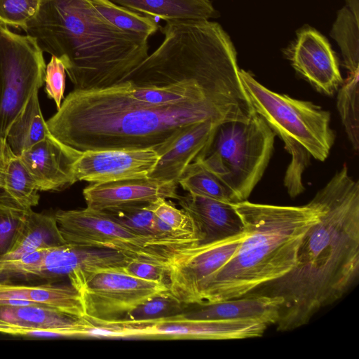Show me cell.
<instances>
[{
    "label": "cell",
    "instance_id": "cell-1",
    "mask_svg": "<svg viewBox=\"0 0 359 359\" xmlns=\"http://www.w3.org/2000/svg\"><path fill=\"white\" fill-rule=\"evenodd\" d=\"M316 196L318 218L302 239L294 266L246 294L283 300L275 325L278 331L306 325L320 309L341 299L358 280V182L344 165Z\"/></svg>",
    "mask_w": 359,
    "mask_h": 359
},
{
    "label": "cell",
    "instance_id": "cell-2",
    "mask_svg": "<svg viewBox=\"0 0 359 359\" xmlns=\"http://www.w3.org/2000/svg\"><path fill=\"white\" fill-rule=\"evenodd\" d=\"M241 121L210 101L151 106L132 99L123 83L70 92L46 123L51 134L79 151L156 149L182 128L196 123Z\"/></svg>",
    "mask_w": 359,
    "mask_h": 359
},
{
    "label": "cell",
    "instance_id": "cell-3",
    "mask_svg": "<svg viewBox=\"0 0 359 359\" xmlns=\"http://www.w3.org/2000/svg\"><path fill=\"white\" fill-rule=\"evenodd\" d=\"M24 32L62 62L76 90L121 82L149 55V36L118 29L87 0H41Z\"/></svg>",
    "mask_w": 359,
    "mask_h": 359
},
{
    "label": "cell",
    "instance_id": "cell-4",
    "mask_svg": "<svg viewBox=\"0 0 359 359\" xmlns=\"http://www.w3.org/2000/svg\"><path fill=\"white\" fill-rule=\"evenodd\" d=\"M233 205L243 221L245 236L233 256L205 285L201 304L244 296L288 273L295 265L305 232L320 211L316 195L301 206L247 200Z\"/></svg>",
    "mask_w": 359,
    "mask_h": 359
},
{
    "label": "cell",
    "instance_id": "cell-5",
    "mask_svg": "<svg viewBox=\"0 0 359 359\" xmlns=\"http://www.w3.org/2000/svg\"><path fill=\"white\" fill-rule=\"evenodd\" d=\"M275 136L257 114L247 121L224 122L217 128L204 156L198 159L232 191L238 202L244 201L268 166Z\"/></svg>",
    "mask_w": 359,
    "mask_h": 359
},
{
    "label": "cell",
    "instance_id": "cell-6",
    "mask_svg": "<svg viewBox=\"0 0 359 359\" xmlns=\"http://www.w3.org/2000/svg\"><path fill=\"white\" fill-rule=\"evenodd\" d=\"M241 80L255 112L261 116L283 141L297 142L311 156L324 161L334 142L330 114L311 102L273 92L244 69Z\"/></svg>",
    "mask_w": 359,
    "mask_h": 359
},
{
    "label": "cell",
    "instance_id": "cell-7",
    "mask_svg": "<svg viewBox=\"0 0 359 359\" xmlns=\"http://www.w3.org/2000/svg\"><path fill=\"white\" fill-rule=\"evenodd\" d=\"M54 217L67 244L109 249L130 259L163 266L184 248L140 236L121 225L103 211L85 208L58 210Z\"/></svg>",
    "mask_w": 359,
    "mask_h": 359
},
{
    "label": "cell",
    "instance_id": "cell-8",
    "mask_svg": "<svg viewBox=\"0 0 359 359\" xmlns=\"http://www.w3.org/2000/svg\"><path fill=\"white\" fill-rule=\"evenodd\" d=\"M106 268L77 271L68 276L78 291L88 320L111 323L121 320L147 299L170 292L167 283L145 280L123 271Z\"/></svg>",
    "mask_w": 359,
    "mask_h": 359
},
{
    "label": "cell",
    "instance_id": "cell-9",
    "mask_svg": "<svg viewBox=\"0 0 359 359\" xmlns=\"http://www.w3.org/2000/svg\"><path fill=\"white\" fill-rule=\"evenodd\" d=\"M8 27H0V135L4 140L14 119L43 86L46 67L36 39Z\"/></svg>",
    "mask_w": 359,
    "mask_h": 359
},
{
    "label": "cell",
    "instance_id": "cell-10",
    "mask_svg": "<svg viewBox=\"0 0 359 359\" xmlns=\"http://www.w3.org/2000/svg\"><path fill=\"white\" fill-rule=\"evenodd\" d=\"M244 236L245 231L178 251L165 266L170 293L186 306L201 304L205 285L233 256Z\"/></svg>",
    "mask_w": 359,
    "mask_h": 359
},
{
    "label": "cell",
    "instance_id": "cell-11",
    "mask_svg": "<svg viewBox=\"0 0 359 359\" xmlns=\"http://www.w3.org/2000/svg\"><path fill=\"white\" fill-rule=\"evenodd\" d=\"M130 338L240 339L262 337L269 327L252 319H193L182 313L151 322H127Z\"/></svg>",
    "mask_w": 359,
    "mask_h": 359
},
{
    "label": "cell",
    "instance_id": "cell-12",
    "mask_svg": "<svg viewBox=\"0 0 359 359\" xmlns=\"http://www.w3.org/2000/svg\"><path fill=\"white\" fill-rule=\"evenodd\" d=\"M158 159L154 149L88 150L76 160L74 177L90 183L147 177Z\"/></svg>",
    "mask_w": 359,
    "mask_h": 359
},
{
    "label": "cell",
    "instance_id": "cell-13",
    "mask_svg": "<svg viewBox=\"0 0 359 359\" xmlns=\"http://www.w3.org/2000/svg\"><path fill=\"white\" fill-rule=\"evenodd\" d=\"M288 57L295 71L320 93L332 95L343 83L334 51L315 29L304 28L297 33Z\"/></svg>",
    "mask_w": 359,
    "mask_h": 359
},
{
    "label": "cell",
    "instance_id": "cell-14",
    "mask_svg": "<svg viewBox=\"0 0 359 359\" xmlns=\"http://www.w3.org/2000/svg\"><path fill=\"white\" fill-rule=\"evenodd\" d=\"M178 184L149 177L104 182H91L83 190L86 207L105 211L148 204L159 198L178 199Z\"/></svg>",
    "mask_w": 359,
    "mask_h": 359
},
{
    "label": "cell",
    "instance_id": "cell-15",
    "mask_svg": "<svg viewBox=\"0 0 359 359\" xmlns=\"http://www.w3.org/2000/svg\"><path fill=\"white\" fill-rule=\"evenodd\" d=\"M81 153L51 134L19 157L38 191H55L76 182L74 164Z\"/></svg>",
    "mask_w": 359,
    "mask_h": 359
},
{
    "label": "cell",
    "instance_id": "cell-16",
    "mask_svg": "<svg viewBox=\"0 0 359 359\" xmlns=\"http://www.w3.org/2000/svg\"><path fill=\"white\" fill-rule=\"evenodd\" d=\"M219 125L212 121H205L180 130L156 149L159 159L149 177L159 181L177 183L187 168L204 156Z\"/></svg>",
    "mask_w": 359,
    "mask_h": 359
},
{
    "label": "cell",
    "instance_id": "cell-17",
    "mask_svg": "<svg viewBox=\"0 0 359 359\" xmlns=\"http://www.w3.org/2000/svg\"><path fill=\"white\" fill-rule=\"evenodd\" d=\"M177 201L193 219L200 243L222 240L244 231L243 221L233 203L189 194L180 196Z\"/></svg>",
    "mask_w": 359,
    "mask_h": 359
},
{
    "label": "cell",
    "instance_id": "cell-18",
    "mask_svg": "<svg viewBox=\"0 0 359 359\" xmlns=\"http://www.w3.org/2000/svg\"><path fill=\"white\" fill-rule=\"evenodd\" d=\"M130 259L116 250L67 243L48 248L41 263L40 278L68 277L81 270L123 268Z\"/></svg>",
    "mask_w": 359,
    "mask_h": 359
},
{
    "label": "cell",
    "instance_id": "cell-19",
    "mask_svg": "<svg viewBox=\"0 0 359 359\" xmlns=\"http://www.w3.org/2000/svg\"><path fill=\"white\" fill-rule=\"evenodd\" d=\"M283 300L264 295L246 294L220 302L189 305L182 315L188 318L210 320L252 319L268 326L276 325Z\"/></svg>",
    "mask_w": 359,
    "mask_h": 359
},
{
    "label": "cell",
    "instance_id": "cell-20",
    "mask_svg": "<svg viewBox=\"0 0 359 359\" xmlns=\"http://www.w3.org/2000/svg\"><path fill=\"white\" fill-rule=\"evenodd\" d=\"M0 318L27 330L51 331L60 337H80L87 320L40 304L0 306Z\"/></svg>",
    "mask_w": 359,
    "mask_h": 359
},
{
    "label": "cell",
    "instance_id": "cell-21",
    "mask_svg": "<svg viewBox=\"0 0 359 359\" xmlns=\"http://www.w3.org/2000/svg\"><path fill=\"white\" fill-rule=\"evenodd\" d=\"M67 244L53 216L28 209L20 219L9 246L1 255L18 258L41 248Z\"/></svg>",
    "mask_w": 359,
    "mask_h": 359
},
{
    "label": "cell",
    "instance_id": "cell-22",
    "mask_svg": "<svg viewBox=\"0 0 359 359\" xmlns=\"http://www.w3.org/2000/svg\"><path fill=\"white\" fill-rule=\"evenodd\" d=\"M133 11L169 20H210L219 16L210 0H110Z\"/></svg>",
    "mask_w": 359,
    "mask_h": 359
},
{
    "label": "cell",
    "instance_id": "cell-23",
    "mask_svg": "<svg viewBox=\"0 0 359 359\" xmlns=\"http://www.w3.org/2000/svg\"><path fill=\"white\" fill-rule=\"evenodd\" d=\"M50 135L43 117L36 90L11 123L5 140L11 151L20 156Z\"/></svg>",
    "mask_w": 359,
    "mask_h": 359
},
{
    "label": "cell",
    "instance_id": "cell-24",
    "mask_svg": "<svg viewBox=\"0 0 359 359\" xmlns=\"http://www.w3.org/2000/svg\"><path fill=\"white\" fill-rule=\"evenodd\" d=\"M2 189L9 198L25 209H32L39 203V191L29 173L6 142L4 151Z\"/></svg>",
    "mask_w": 359,
    "mask_h": 359
},
{
    "label": "cell",
    "instance_id": "cell-25",
    "mask_svg": "<svg viewBox=\"0 0 359 359\" xmlns=\"http://www.w3.org/2000/svg\"><path fill=\"white\" fill-rule=\"evenodd\" d=\"M87 1L103 19L123 32L149 37L160 27L155 18L133 11L110 0Z\"/></svg>",
    "mask_w": 359,
    "mask_h": 359
},
{
    "label": "cell",
    "instance_id": "cell-26",
    "mask_svg": "<svg viewBox=\"0 0 359 359\" xmlns=\"http://www.w3.org/2000/svg\"><path fill=\"white\" fill-rule=\"evenodd\" d=\"M177 183L191 195L231 203H238L232 191L199 159L187 168Z\"/></svg>",
    "mask_w": 359,
    "mask_h": 359
},
{
    "label": "cell",
    "instance_id": "cell-27",
    "mask_svg": "<svg viewBox=\"0 0 359 359\" xmlns=\"http://www.w3.org/2000/svg\"><path fill=\"white\" fill-rule=\"evenodd\" d=\"M28 297L32 302L63 313L79 318L84 316L80 295L71 284L58 285L46 283L29 285Z\"/></svg>",
    "mask_w": 359,
    "mask_h": 359
},
{
    "label": "cell",
    "instance_id": "cell-28",
    "mask_svg": "<svg viewBox=\"0 0 359 359\" xmlns=\"http://www.w3.org/2000/svg\"><path fill=\"white\" fill-rule=\"evenodd\" d=\"M330 36L339 45L348 72L359 71V19L346 6L337 12Z\"/></svg>",
    "mask_w": 359,
    "mask_h": 359
},
{
    "label": "cell",
    "instance_id": "cell-29",
    "mask_svg": "<svg viewBox=\"0 0 359 359\" xmlns=\"http://www.w3.org/2000/svg\"><path fill=\"white\" fill-rule=\"evenodd\" d=\"M359 71L348 72L338 89L337 107L353 149L359 148Z\"/></svg>",
    "mask_w": 359,
    "mask_h": 359
},
{
    "label": "cell",
    "instance_id": "cell-30",
    "mask_svg": "<svg viewBox=\"0 0 359 359\" xmlns=\"http://www.w3.org/2000/svg\"><path fill=\"white\" fill-rule=\"evenodd\" d=\"M149 204L130 205L103 212L140 236L161 240L156 236V216L151 210ZM161 241L186 248L163 240Z\"/></svg>",
    "mask_w": 359,
    "mask_h": 359
},
{
    "label": "cell",
    "instance_id": "cell-31",
    "mask_svg": "<svg viewBox=\"0 0 359 359\" xmlns=\"http://www.w3.org/2000/svg\"><path fill=\"white\" fill-rule=\"evenodd\" d=\"M186 307L170 292H168L154 296L139 304L120 321H155L181 314Z\"/></svg>",
    "mask_w": 359,
    "mask_h": 359
},
{
    "label": "cell",
    "instance_id": "cell-32",
    "mask_svg": "<svg viewBox=\"0 0 359 359\" xmlns=\"http://www.w3.org/2000/svg\"><path fill=\"white\" fill-rule=\"evenodd\" d=\"M283 142L285 149L292 156L285 172L284 185L290 197L294 198L304 191L302 176L309 165L311 155L306 148L297 142L285 140Z\"/></svg>",
    "mask_w": 359,
    "mask_h": 359
},
{
    "label": "cell",
    "instance_id": "cell-33",
    "mask_svg": "<svg viewBox=\"0 0 359 359\" xmlns=\"http://www.w3.org/2000/svg\"><path fill=\"white\" fill-rule=\"evenodd\" d=\"M149 206L155 216L173 231L198 236L191 217L182 208L178 209L172 201L159 198L151 203Z\"/></svg>",
    "mask_w": 359,
    "mask_h": 359
},
{
    "label": "cell",
    "instance_id": "cell-34",
    "mask_svg": "<svg viewBox=\"0 0 359 359\" xmlns=\"http://www.w3.org/2000/svg\"><path fill=\"white\" fill-rule=\"evenodd\" d=\"M41 0H0V22L25 31L37 13Z\"/></svg>",
    "mask_w": 359,
    "mask_h": 359
},
{
    "label": "cell",
    "instance_id": "cell-35",
    "mask_svg": "<svg viewBox=\"0 0 359 359\" xmlns=\"http://www.w3.org/2000/svg\"><path fill=\"white\" fill-rule=\"evenodd\" d=\"M48 248H41L18 258L0 255V277L40 278L41 263Z\"/></svg>",
    "mask_w": 359,
    "mask_h": 359
},
{
    "label": "cell",
    "instance_id": "cell-36",
    "mask_svg": "<svg viewBox=\"0 0 359 359\" xmlns=\"http://www.w3.org/2000/svg\"><path fill=\"white\" fill-rule=\"evenodd\" d=\"M66 71L62 62L52 55L46 67L44 82L48 97L55 102L57 109H60L64 98Z\"/></svg>",
    "mask_w": 359,
    "mask_h": 359
},
{
    "label": "cell",
    "instance_id": "cell-37",
    "mask_svg": "<svg viewBox=\"0 0 359 359\" xmlns=\"http://www.w3.org/2000/svg\"><path fill=\"white\" fill-rule=\"evenodd\" d=\"M123 269L133 276L148 281L166 283L165 268L156 263L131 259Z\"/></svg>",
    "mask_w": 359,
    "mask_h": 359
},
{
    "label": "cell",
    "instance_id": "cell-38",
    "mask_svg": "<svg viewBox=\"0 0 359 359\" xmlns=\"http://www.w3.org/2000/svg\"><path fill=\"white\" fill-rule=\"evenodd\" d=\"M29 285L0 283V306H20L37 304L29 300Z\"/></svg>",
    "mask_w": 359,
    "mask_h": 359
},
{
    "label": "cell",
    "instance_id": "cell-39",
    "mask_svg": "<svg viewBox=\"0 0 359 359\" xmlns=\"http://www.w3.org/2000/svg\"><path fill=\"white\" fill-rule=\"evenodd\" d=\"M28 330H29L20 327L0 318V332L14 336H25Z\"/></svg>",
    "mask_w": 359,
    "mask_h": 359
},
{
    "label": "cell",
    "instance_id": "cell-40",
    "mask_svg": "<svg viewBox=\"0 0 359 359\" xmlns=\"http://www.w3.org/2000/svg\"><path fill=\"white\" fill-rule=\"evenodd\" d=\"M346 6L357 19H359V0H346Z\"/></svg>",
    "mask_w": 359,
    "mask_h": 359
},
{
    "label": "cell",
    "instance_id": "cell-41",
    "mask_svg": "<svg viewBox=\"0 0 359 359\" xmlns=\"http://www.w3.org/2000/svg\"><path fill=\"white\" fill-rule=\"evenodd\" d=\"M6 140L3 139L0 135V169L4 168V151Z\"/></svg>",
    "mask_w": 359,
    "mask_h": 359
},
{
    "label": "cell",
    "instance_id": "cell-42",
    "mask_svg": "<svg viewBox=\"0 0 359 359\" xmlns=\"http://www.w3.org/2000/svg\"><path fill=\"white\" fill-rule=\"evenodd\" d=\"M3 169H0V192L3 191Z\"/></svg>",
    "mask_w": 359,
    "mask_h": 359
},
{
    "label": "cell",
    "instance_id": "cell-43",
    "mask_svg": "<svg viewBox=\"0 0 359 359\" xmlns=\"http://www.w3.org/2000/svg\"><path fill=\"white\" fill-rule=\"evenodd\" d=\"M7 27V26H6V25H3V24L0 22V27Z\"/></svg>",
    "mask_w": 359,
    "mask_h": 359
}]
</instances>
